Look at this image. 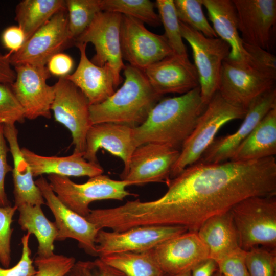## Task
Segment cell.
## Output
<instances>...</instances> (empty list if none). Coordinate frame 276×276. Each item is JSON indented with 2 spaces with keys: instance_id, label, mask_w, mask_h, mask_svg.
<instances>
[{
  "instance_id": "obj_1",
  "label": "cell",
  "mask_w": 276,
  "mask_h": 276,
  "mask_svg": "<svg viewBox=\"0 0 276 276\" xmlns=\"http://www.w3.org/2000/svg\"><path fill=\"white\" fill-rule=\"evenodd\" d=\"M166 183L167 191L156 200L128 201L116 208L119 229L178 225L197 232L206 219L230 211L244 199L275 196L276 159L197 162Z\"/></svg>"
},
{
  "instance_id": "obj_2",
  "label": "cell",
  "mask_w": 276,
  "mask_h": 276,
  "mask_svg": "<svg viewBox=\"0 0 276 276\" xmlns=\"http://www.w3.org/2000/svg\"><path fill=\"white\" fill-rule=\"evenodd\" d=\"M198 86L180 96L158 102L145 121L134 127L137 147L148 143L180 150L206 107Z\"/></svg>"
},
{
  "instance_id": "obj_3",
  "label": "cell",
  "mask_w": 276,
  "mask_h": 276,
  "mask_svg": "<svg viewBox=\"0 0 276 276\" xmlns=\"http://www.w3.org/2000/svg\"><path fill=\"white\" fill-rule=\"evenodd\" d=\"M123 71L122 86L104 101L89 106L91 125L114 123L139 126L161 98L143 71L129 64L125 65Z\"/></svg>"
},
{
  "instance_id": "obj_4",
  "label": "cell",
  "mask_w": 276,
  "mask_h": 276,
  "mask_svg": "<svg viewBox=\"0 0 276 276\" xmlns=\"http://www.w3.org/2000/svg\"><path fill=\"white\" fill-rule=\"evenodd\" d=\"M240 248L276 249L275 196H252L235 204L230 210Z\"/></svg>"
},
{
  "instance_id": "obj_5",
  "label": "cell",
  "mask_w": 276,
  "mask_h": 276,
  "mask_svg": "<svg viewBox=\"0 0 276 276\" xmlns=\"http://www.w3.org/2000/svg\"><path fill=\"white\" fill-rule=\"evenodd\" d=\"M247 110L226 101L217 91L199 117L195 128L183 143L170 179L200 159L215 139L219 129L231 121L243 119Z\"/></svg>"
},
{
  "instance_id": "obj_6",
  "label": "cell",
  "mask_w": 276,
  "mask_h": 276,
  "mask_svg": "<svg viewBox=\"0 0 276 276\" xmlns=\"http://www.w3.org/2000/svg\"><path fill=\"white\" fill-rule=\"evenodd\" d=\"M49 185L58 199L67 207L85 217L90 212L91 202L101 200H123L133 195L126 188L131 184L125 180L111 179L102 174L89 178L86 182L75 183L68 177L48 175Z\"/></svg>"
},
{
  "instance_id": "obj_7",
  "label": "cell",
  "mask_w": 276,
  "mask_h": 276,
  "mask_svg": "<svg viewBox=\"0 0 276 276\" xmlns=\"http://www.w3.org/2000/svg\"><path fill=\"white\" fill-rule=\"evenodd\" d=\"M179 22L182 37L192 49L201 98L207 105L218 91L222 62L228 57L231 48L220 38L207 37Z\"/></svg>"
},
{
  "instance_id": "obj_8",
  "label": "cell",
  "mask_w": 276,
  "mask_h": 276,
  "mask_svg": "<svg viewBox=\"0 0 276 276\" xmlns=\"http://www.w3.org/2000/svg\"><path fill=\"white\" fill-rule=\"evenodd\" d=\"M122 18L121 14L101 11L75 41V44L90 42L94 45L96 54L91 61L99 66L107 64L110 67L116 87L121 82L120 73L125 67L121 48Z\"/></svg>"
},
{
  "instance_id": "obj_9",
  "label": "cell",
  "mask_w": 276,
  "mask_h": 276,
  "mask_svg": "<svg viewBox=\"0 0 276 276\" xmlns=\"http://www.w3.org/2000/svg\"><path fill=\"white\" fill-rule=\"evenodd\" d=\"M120 39L123 59L142 71L174 54L164 34L151 32L131 16L122 15Z\"/></svg>"
},
{
  "instance_id": "obj_10",
  "label": "cell",
  "mask_w": 276,
  "mask_h": 276,
  "mask_svg": "<svg viewBox=\"0 0 276 276\" xmlns=\"http://www.w3.org/2000/svg\"><path fill=\"white\" fill-rule=\"evenodd\" d=\"M275 80L246 61L227 57L222 62L218 91L228 103L247 110L257 97L275 87Z\"/></svg>"
},
{
  "instance_id": "obj_11",
  "label": "cell",
  "mask_w": 276,
  "mask_h": 276,
  "mask_svg": "<svg viewBox=\"0 0 276 276\" xmlns=\"http://www.w3.org/2000/svg\"><path fill=\"white\" fill-rule=\"evenodd\" d=\"M73 43L66 8L55 13L25 41L20 49L10 56L9 61L14 67L25 64L46 65L53 56Z\"/></svg>"
},
{
  "instance_id": "obj_12",
  "label": "cell",
  "mask_w": 276,
  "mask_h": 276,
  "mask_svg": "<svg viewBox=\"0 0 276 276\" xmlns=\"http://www.w3.org/2000/svg\"><path fill=\"white\" fill-rule=\"evenodd\" d=\"M53 86L55 96L51 110L55 120L71 132L74 152L84 154L86 133L91 125L89 102L82 91L64 77H59Z\"/></svg>"
},
{
  "instance_id": "obj_13",
  "label": "cell",
  "mask_w": 276,
  "mask_h": 276,
  "mask_svg": "<svg viewBox=\"0 0 276 276\" xmlns=\"http://www.w3.org/2000/svg\"><path fill=\"white\" fill-rule=\"evenodd\" d=\"M188 231L178 225H145L121 232L100 229L95 243L97 257L123 252L151 250L164 241Z\"/></svg>"
},
{
  "instance_id": "obj_14",
  "label": "cell",
  "mask_w": 276,
  "mask_h": 276,
  "mask_svg": "<svg viewBox=\"0 0 276 276\" xmlns=\"http://www.w3.org/2000/svg\"><path fill=\"white\" fill-rule=\"evenodd\" d=\"M14 67L16 78L10 85L24 110L25 118L50 119L55 90L54 86L47 83L51 74L46 65L25 64Z\"/></svg>"
},
{
  "instance_id": "obj_15",
  "label": "cell",
  "mask_w": 276,
  "mask_h": 276,
  "mask_svg": "<svg viewBox=\"0 0 276 276\" xmlns=\"http://www.w3.org/2000/svg\"><path fill=\"white\" fill-rule=\"evenodd\" d=\"M179 154L180 150L165 145L154 143L141 145L132 153L127 170L121 175V180L137 186L167 183Z\"/></svg>"
},
{
  "instance_id": "obj_16",
  "label": "cell",
  "mask_w": 276,
  "mask_h": 276,
  "mask_svg": "<svg viewBox=\"0 0 276 276\" xmlns=\"http://www.w3.org/2000/svg\"><path fill=\"white\" fill-rule=\"evenodd\" d=\"M35 182L55 218L54 222L58 231L56 240L61 241L67 238L74 239L87 254L97 257L95 241L99 229L85 217L64 204L44 177L40 176Z\"/></svg>"
},
{
  "instance_id": "obj_17",
  "label": "cell",
  "mask_w": 276,
  "mask_h": 276,
  "mask_svg": "<svg viewBox=\"0 0 276 276\" xmlns=\"http://www.w3.org/2000/svg\"><path fill=\"white\" fill-rule=\"evenodd\" d=\"M274 108H276L275 87L254 100L249 105L243 121L237 130L233 134L215 139L197 162L219 163L230 160L240 144L263 118Z\"/></svg>"
},
{
  "instance_id": "obj_18",
  "label": "cell",
  "mask_w": 276,
  "mask_h": 276,
  "mask_svg": "<svg viewBox=\"0 0 276 276\" xmlns=\"http://www.w3.org/2000/svg\"><path fill=\"white\" fill-rule=\"evenodd\" d=\"M157 263L164 273L174 274L191 271L210 258L207 247L196 232L187 231L170 238L152 249Z\"/></svg>"
},
{
  "instance_id": "obj_19",
  "label": "cell",
  "mask_w": 276,
  "mask_h": 276,
  "mask_svg": "<svg viewBox=\"0 0 276 276\" xmlns=\"http://www.w3.org/2000/svg\"><path fill=\"white\" fill-rule=\"evenodd\" d=\"M243 43L269 49L276 22L275 0H233Z\"/></svg>"
},
{
  "instance_id": "obj_20",
  "label": "cell",
  "mask_w": 276,
  "mask_h": 276,
  "mask_svg": "<svg viewBox=\"0 0 276 276\" xmlns=\"http://www.w3.org/2000/svg\"><path fill=\"white\" fill-rule=\"evenodd\" d=\"M154 90L181 95L199 86L197 71L188 56L173 54L143 71Z\"/></svg>"
},
{
  "instance_id": "obj_21",
  "label": "cell",
  "mask_w": 276,
  "mask_h": 276,
  "mask_svg": "<svg viewBox=\"0 0 276 276\" xmlns=\"http://www.w3.org/2000/svg\"><path fill=\"white\" fill-rule=\"evenodd\" d=\"M137 147L134 127L114 123L95 124L87 132L83 157L88 162L98 163L97 152L103 148L123 160V173L127 170L131 156Z\"/></svg>"
},
{
  "instance_id": "obj_22",
  "label": "cell",
  "mask_w": 276,
  "mask_h": 276,
  "mask_svg": "<svg viewBox=\"0 0 276 276\" xmlns=\"http://www.w3.org/2000/svg\"><path fill=\"white\" fill-rule=\"evenodd\" d=\"M80 61L75 71L65 76L84 95L90 105L100 103L111 96L116 87L113 73L108 65L98 66L87 57L85 43H76Z\"/></svg>"
},
{
  "instance_id": "obj_23",
  "label": "cell",
  "mask_w": 276,
  "mask_h": 276,
  "mask_svg": "<svg viewBox=\"0 0 276 276\" xmlns=\"http://www.w3.org/2000/svg\"><path fill=\"white\" fill-rule=\"evenodd\" d=\"M3 132L9 146L13 160L12 175L14 197L17 208L24 204H45L41 191L33 180L31 168L23 156L18 141V131L15 124L3 125Z\"/></svg>"
},
{
  "instance_id": "obj_24",
  "label": "cell",
  "mask_w": 276,
  "mask_h": 276,
  "mask_svg": "<svg viewBox=\"0 0 276 276\" xmlns=\"http://www.w3.org/2000/svg\"><path fill=\"white\" fill-rule=\"evenodd\" d=\"M33 177L43 174L62 176H88L102 174L104 170L98 163H92L83 157V153H75L67 156H45L37 154L26 148L21 149Z\"/></svg>"
},
{
  "instance_id": "obj_25",
  "label": "cell",
  "mask_w": 276,
  "mask_h": 276,
  "mask_svg": "<svg viewBox=\"0 0 276 276\" xmlns=\"http://www.w3.org/2000/svg\"><path fill=\"white\" fill-rule=\"evenodd\" d=\"M196 232L207 247L209 258L216 262L240 248L230 211L208 218Z\"/></svg>"
},
{
  "instance_id": "obj_26",
  "label": "cell",
  "mask_w": 276,
  "mask_h": 276,
  "mask_svg": "<svg viewBox=\"0 0 276 276\" xmlns=\"http://www.w3.org/2000/svg\"><path fill=\"white\" fill-rule=\"evenodd\" d=\"M213 28L217 36L227 42L231 51L228 58L245 61L247 53L239 34L236 10L232 0H202Z\"/></svg>"
},
{
  "instance_id": "obj_27",
  "label": "cell",
  "mask_w": 276,
  "mask_h": 276,
  "mask_svg": "<svg viewBox=\"0 0 276 276\" xmlns=\"http://www.w3.org/2000/svg\"><path fill=\"white\" fill-rule=\"evenodd\" d=\"M276 154V108L270 110L240 144L229 160L248 161Z\"/></svg>"
},
{
  "instance_id": "obj_28",
  "label": "cell",
  "mask_w": 276,
  "mask_h": 276,
  "mask_svg": "<svg viewBox=\"0 0 276 276\" xmlns=\"http://www.w3.org/2000/svg\"><path fill=\"white\" fill-rule=\"evenodd\" d=\"M19 212L18 223L21 229L33 234L38 243V256L53 255L54 242L58 235L55 222L50 221L44 214L41 205L22 204L17 208Z\"/></svg>"
},
{
  "instance_id": "obj_29",
  "label": "cell",
  "mask_w": 276,
  "mask_h": 276,
  "mask_svg": "<svg viewBox=\"0 0 276 276\" xmlns=\"http://www.w3.org/2000/svg\"><path fill=\"white\" fill-rule=\"evenodd\" d=\"M66 8L64 0H23L20 2L16 7L15 20L25 34V41L55 13Z\"/></svg>"
},
{
  "instance_id": "obj_30",
  "label": "cell",
  "mask_w": 276,
  "mask_h": 276,
  "mask_svg": "<svg viewBox=\"0 0 276 276\" xmlns=\"http://www.w3.org/2000/svg\"><path fill=\"white\" fill-rule=\"evenodd\" d=\"M98 258L126 276H164L165 274L154 258L152 249L139 252L114 253Z\"/></svg>"
},
{
  "instance_id": "obj_31",
  "label": "cell",
  "mask_w": 276,
  "mask_h": 276,
  "mask_svg": "<svg viewBox=\"0 0 276 276\" xmlns=\"http://www.w3.org/2000/svg\"><path fill=\"white\" fill-rule=\"evenodd\" d=\"M100 2L102 11L131 16L153 27L162 24L154 10L155 4L149 0H100Z\"/></svg>"
},
{
  "instance_id": "obj_32",
  "label": "cell",
  "mask_w": 276,
  "mask_h": 276,
  "mask_svg": "<svg viewBox=\"0 0 276 276\" xmlns=\"http://www.w3.org/2000/svg\"><path fill=\"white\" fill-rule=\"evenodd\" d=\"M68 30L71 39L83 33L101 10L100 0H66Z\"/></svg>"
},
{
  "instance_id": "obj_33",
  "label": "cell",
  "mask_w": 276,
  "mask_h": 276,
  "mask_svg": "<svg viewBox=\"0 0 276 276\" xmlns=\"http://www.w3.org/2000/svg\"><path fill=\"white\" fill-rule=\"evenodd\" d=\"M155 5L157 8L165 34L174 54L188 56L186 46L183 42L173 0H157Z\"/></svg>"
},
{
  "instance_id": "obj_34",
  "label": "cell",
  "mask_w": 276,
  "mask_h": 276,
  "mask_svg": "<svg viewBox=\"0 0 276 276\" xmlns=\"http://www.w3.org/2000/svg\"><path fill=\"white\" fill-rule=\"evenodd\" d=\"M174 3L179 21L207 37H218L203 13L202 0H175Z\"/></svg>"
},
{
  "instance_id": "obj_35",
  "label": "cell",
  "mask_w": 276,
  "mask_h": 276,
  "mask_svg": "<svg viewBox=\"0 0 276 276\" xmlns=\"http://www.w3.org/2000/svg\"><path fill=\"white\" fill-rule=\"evenodd\" d=\"M245 261L250 276L276 275V249L255 247L246 251Z\"/></svg>"
},
{
  "instance_id": "obj_36",
  "label": "cell",
  "mask_w": 276,
  "mask_h": 276,
  "mask_svg": "<svg viewBox=\"0 0 276 276\" xmlns=\"http://www.w3.org/2000/svg\"><path fill=\"white\" fill-rule=\"evenodd\" d=\"M25 118L24 110L10 85L0 83V125L22 123Z\"/></svg>"
},
{
  "instance_id": "obj_37",
  "label": "cell",
  "mask_w": 276,
  "mask_h": 276,
  "mask_svg": "<svg viewBox=\"0 0 276 276\" xmlns=\"http://www.w3.org/2000/svg\"><path fill=\"white\" fill-rule=\"evenodd\" d=\"M75 263L74 257L61 255L37 256L34 261L37 269L35 276H64L71 272Z\"/></svg>"
},
{
  "instance_id": "obj_38",
  "label": "cell",
  "mask_w": 276,
  "mask_h": 276,
  "mask_svg": "<svg viewBox=\"0 0 276 276\" xmlns=\"http://www.w3.org/2000/svg\"><path fill=\"white\" fill-rule=\"evenodd\" d=\"M247 53L246 61L253 68L276 79V57L270 52L259 47L243 43Z\"/></svg>"
},
{
  "instance_id": "obj_39",
  "label": "cell",
  "mask_w": 276,
  "mask_h": 276,
  "mask_svg": "<svg viewBox=\"0 0 276 276\" xmlns=\"http://www.w3.org/2000/svg\"><path fill=\"white\" fill-rule=\"evenodd\" d=\"M17 210L14 205L0 206V263L6 268L11 262V238L13 230L11 226Z\"/></svg>"
},
{
  "instance_id": "obj_40",
  "label": "cell",
  "mask_w": 276,
  "mask_h": 276,
  "mask_svg": "<svg viewBox=\"0 0 276 276\" xmlns=\"http://www.w3.org/2000/svg\"><path fill=\"white\" fill-rule=\"evenodd\" d=\"M71 272L74 276H126L99 258L93 261L76 262Z\"/></svg>"
},
{
  "instance_id": "obj_41",
  "label": "cell",
  "mask_w": 276,
  "mask_h": 276,
  "mask_svg": "<svg viewBox=\"0 0 276 276\" xmlns=\"http://www.w3.org/2000/svg\"><path fill=\"white\" fill-rule=\"evenodd\" d=\"M30 234L27 233L21 238L22 254L19 262L10 268L0 267V276H35L37 270L31 258V250L29 246Z\"/></svg>"
},
{
  "instance_id": "obj_42",
  "label": "cell",
  "mask_w": 276,
  "mask_h": 276,
  "mask_svg": "<svg viewBox=\"0 0 276 276\" xmlns=\"http://www.w3.org/2000/svg\"><path fill=\"white\" fill-rule=\"evenodd\" d=\"M245 252L239 248L217 262L223 276H250L247 269Z\"/></svg>"
},
{
  "instance_id": "obj_43",
  "label": "cell",
  "mask_w": 276,
  "mask_h": 276,
  "mask_svg": "<svg viewBox=\"0 0 276 276\" xmlns=\"http://www.w3.org/2000/svg\"><path fill=\"white\" fill-rule=\"evenodd\" d=\"M9 148L7 146L3 132V125H0V206L10 205L5 190V178L6 174L12 171L13 168L7 162V154Z\"/></svg>"
},
{
  "instance_id": "obj_44",
  "label": "cell",
  "mask_w": 276,
  "mask_h": 276,
  "mask_svg": "<svg viewBox=\"0 0 276 276\" xmlns=\"http://www.w3.org/2000/svg\"><path fill=\"white\" fill-rule=\"evenodd\" d=\"M1 39L4 46L9 50L8 54L10 56L21 47L25 41V36L18 26H11L4 30Z\"/></svg>"
},
{
  "instance_id": "obj_45",
  "label": "cell",
  "mask_w": 276,
  "mask_h": 276,
  "mask_svg": "<svg viewBox=\"0 0 276 276\" xmlns=\"http://www.w3.org/2000/svg\"><path fill=\"white\" fill-rule=\"evenodd\" d=\"M47 64L50 74L63 77L68 75L73 67L74 62L69 55L60 52L53 56Z\"/></svg>"
},
{
  "instance_id": "obj_46",
  "label": "cell",
  "mask_w": 276,
  "mask_h": 276,
  "mask_svg": "<svg viewBox=\"0 0 276 276\" xmlns=\"http://www.w3.org/2000/svg\"><path fill=\"white\" fill-rule=\"evenodd\" d=\"M10 56L0 53V83L11 85L16 78V72L9 61Z\"/></svg>"
},
{
  "instance_id": "obj_47",
  "label": "cell",
  "mask_w": 276,
  "mask_h": 276,
  "mask_svg": "<svg viewBox=\"0 0 276 276\" xmlns=\"http://www.w3.org/2000/svg\"><path fill=\"white\" fill-rule=\"evenodd\" d=\"M218 270L217 262L208 258L196 265L191 271V276H213Z\"/></svg>"
},
{
  "instance_id": "obj_48",
  "label": "cell",
  "mask_w": 276,
  "mask_h": 276,
  "mask_svg": "<svg viewBox=\"0 0 276 276\" xmlns=\"http://www.w3.org/2000/svg\"><path fill=\"white\" fill-rule=\"evenodd\" d=\"M164 276H191V271H188L185 272H182L174 274H165Z\"/></svg>"
},
{
  "instance_id": "obj_49",
  "label": "cell",
  "mask_w": 276,
  "mask_h": 276,
  "mask_svg": "<svg viewBox=\"0 0 276 276\" xmlns=\"http://www.w3.org/2000/svg\"><path fill=\"white\" fill-rule=\"evenodd\" d=\"M213 276H223L222 274L218 270Z\"/></svg>"
},
{
  "instance_id": "obj_50",
  "label": "cell",
  "mask_w": 276,
  "mask_h": 276,
  "mask_svg": "<svg viewBox=\"0 0 276 276\" xmlns=\"http://www.w3.org/2000/svg\"><path fill=\"white\" fill-rule=\"evenodd\" d=\"M64 276H74V275H73V274L71 272H70L69 273H68L67 274H66Z\"/></svg>"
}]
</instances>
